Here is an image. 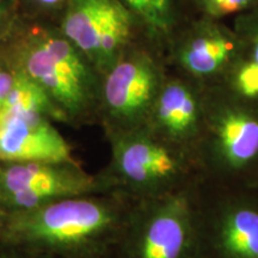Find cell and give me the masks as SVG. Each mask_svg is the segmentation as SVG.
I'll list each match as a JSON object with an SVG mask.
<instances>
[{
    "label": "cell",
    "instance_id": "cell-1",
    "mask_svg": "<svg viewBox=\"0 0 258 258\" xmlns=\"http://www.w3.org/2000/svg\"><path fill=\"white\" fill-rule=\"evenodd\" d=\"M134 201L110 190L0 214V240L51 258L109 254Z\"/></svg>",
    "mask_w": 258,
    "mask_h": 258
},
{
    "label": "cell",
    "instance_id": "cell-2",
    "mask_svg": "<svg viewBox=\"0 0 258 258\" xmlns=\"http://www.w3.org/2000/svg\"><path fill=\"white\" fill-rule=\"evenodd\" d=\"M195 159L203 182L258 188V104L219 86L205 88Z\"/></svg>",
    "mask_w": 258,
    "mask_h": 258
},
{
    "label": "cell",
    "instance_id": "cell-3",
    "mask_svg": "<svg viewBox=\"0 0 258 258\" xmlns=\"http://www.w3.org/2000/svg\"><path fill=\"white\" fill-rule=\"evenodd\" d=\"M105 137L110 160L102 175L112 190L135 201L166 195L202 180L191 153L158 137L146 125Z\"/></svg>",
    "mask_w": 258,
    "mask_h": 258
},
{
    "label": "cell",
    "instance_id": "cell-4",
    "mask_svg": "<svg viewBox=\"0 0 258 258\" xmlns=\"http://www.w3.org/2000/svg\"><path fill=\"white\" fill-rule=\"evenodd\" d=\"M199 183L134 201L109 253L111 258H198L195 208Z\"/></svg>",
    "mask_w": 258,
    "mask_h": 258
},
{
    "label": "cell",
    "instance_id": "cell-5",
    "mask_svg": "<svg viewBox=\"0 0 258 258\" xmlns=\"http://www.w3.org/2000/svg\"><path fill=\"white\" fill-rule=\"evenodd\" d=\"M16 69L35 80L78 127L98 121L101 73L67 38L46 37L24 47Z\"/></svg>",
    "mask_w": 258,
    "mask_h": 258
},
{
    "label": "cell",
    "instance_id": "cell-6",
    "mask_svg": "<svg viewBox=\"0 0 258 258\" xmlns=\"http://www.w3.org/2000/svg\"><path fill=\"white\" fill-rule=\"evenodd\" d=\"M167 72L160 47L132 43L101 77L98 122L104 134L146 125Z\"/></svg>",
    "mask_w": 258,
    "mask_h": 258
},
{
    "label": "cell",
    "instance_id": "cell-7",
    "mask_svg": "<svg viewBox=\"0 0 258 258\" xmlns=\"http://www.w3.org/2000/svg\"><path fill=\"white\" fill-rule=\"evenodd\" d=\"M198 258H258V188L199 183Z\"/></svg>",
    "mask_w": 258,
    "mask_h": 258
},
{
    "label": "cell",
    "instance_id": "cell-8",
    "mask_svg": "<svg viewBox=\"0 0 258 258\" xmlns=\"http://www.w3.org/2000/svg\"><path fill=\"white\" fill-rule=\"evenodd\" d=\"M108 179L79 161L0 163V214L30 211L61 199L110 191Z\"/></svg>",
    "mask_w": 258,
    "mask_h": 258
},
{
    "label": "cell",
    "instance_id": "cell-9",
    "mask_svg": "<svg viewBox=\"0 0 258 258\" xmlns=\"http://www.w3.org/2000/svg\"><path fill=\"white\" fill-rule=\"evenodd\" d=\"M239 48L232 23L194 15L166 42L164 55L171 72L212 88L224 82Z\"/></svg>",
    "mask_w": 258,
    "mask_h": 258
},
{
    "label": "cell",
    "instance_id": "cell-10",
    "mask_svg": "<svg viewBox=\"0 0 258 258\" xmlns=\"http://www.w3.org/2000/svg\"><path fill=\"white\" fill-rule=\"evenodd\" d=\"M205 88L169 71L146 127L195 157L202 131ZM196 160V159H195Z\"/></svg>",
    "mask_w": 258,
    "mask_h": 258
},
{
    "label": "cell",
    "instance_id": "cell-11",
    "mask_svg": "<svg viewBox=\"0 0 258 258\" xmlns=\"http://www.w3.org/2000/svg\"><path fill=\"white\" fill-rule=\"evenodd\" d=\"M78 161L71 145L49 118L0 111V163Z\"/></svg>",
    "mask_w": 258,
    "mask_h": 258
},
{
    "label": "cell",
    "instance_id": "cell-12",
    "mask_svg": "<svg viewBox=\"0 0 258 258\" xmlns=\"http://www.w3.org/2000/svg\"><path fill=\"white\" fill-rule=\"evenodd\" d=\"M240 41L233 66L219 88L237 98L258 104V8L232 19Z\"/></svg>",
    "mask_w": 258,
    "mask_h": 258
},
{
    "label": "cell",
    "instance_id": "cell-13",
    "mask_svg": "<svg viewBox=\"0 0 258 258\" xmlns=\"http://www.w3.org/2000/svg\"><path fill=\"white\" fill-rule=\"evenodd\" d=\"M138 17L157 46L165 47L175 32L194 16L191 0H118Z\"/></svg>",
    "mask_w": 258,
    "mask_h": 258
},
{
    "label": "cell",
    "instance_id": "cell-14",
    "mask_svg": "<svg viewBox=\"0 0 258 258\" xmlns=\"http://www.w3.org/2000/svg\"><path fill=\"white\" fill-rule=\"evenodd\" d=\"M115 0H71L63 32L93 64L98 38ZM96 69V67H95Z\"/></svg>",
    "mask_w": 258,
    "mask_h": 258
},
{
    "label": "cell",
    "instance_id": "cell-15",
    "mask_svg": "<svg viewBox=\"0 0 258 258\" xmlns=\"http://www.w3.org/2000/svg\"><path fill=\"white\" fill-rule=\"evenodd\" d=\"M14 69V84L0 111L35 114L53 122L69 123L66 115L57 108L48 93L23 71L16 67Z\"/></svg>",
    "mask_w": 258,
    "mask_h": 258
},
{
    "label": "cell",
    "instance_id": "cell-16",
    "mask_svg": "<svg viewBox=\"0 0 258 258\" xmlns=\"http://www.w3.org/2000/svg\"><path fill=\"white\" fill-rule=\"evenodd\" d=\"M191 8L194 15L227 19L258 8V0H191Z\"/></svg>",
    "mask_w": 258,
    "mask_h": 258
},
{
    "label": "cell",
    "instance_id": "cell-17",
    "mask_svg": "<svg viewBox=\"0 0 258 258\" xmlns=\"http://www.w3.org/2000/svg\"><path fill=\"white\" fill-rule=\"evenodd\" d=\"M0 258H50V257L44 256V254L32 252V251L18 246V245L6 243V241L0 240Z\"/></svg>",
    "mask_w": 258,
    "mask_h": 258
},
{
    "label": "cell",
    "instance_id": "cell-18",
    "mask_svg": "<svg viewBox=\"0 0 258 258\" xmlns=\"http://www.w3.org/2000/svg\"><path fill=\"white\" fill-rule=\"evenodd\" d=\"M15 77V69H10L0 63V110L4 106V103L8 98L10 90L12 88Z\"/></svg>",
    "mask_w": 258,
    "mask_h": 258
},
{
    "label": "cell",
    "instance_id": "cell-19",
    "mask_svg": "<svg viewBox=\"0 0 258 258\" xmlns=\"http://www.w3.org/2000/svg\"><path fill=\"white\" fill-rule=\"evenodd\" d=\"M37 2L42 3V4H46V5H54L56 3H59L60 0H37Z\"/></svg>",
    "mask_w": 258,
    "mask_h": 258
},
{
    "label": "cell",
    "instance_id": "cell-20",
    "mask_svg": "<svg viewBox=\"0 0 258 258\" xmlns=\"http://www.w3.org/2000/svg\"><path fill=\"white\" fill-rule=\"evenodd\" d=\"M51 258V257H50ZM85 258H111L110 254H103V256H95V257H85Z\"/></svg>",
    "mask_w": 258,
    "mask_h": 258
}]
</instances>
